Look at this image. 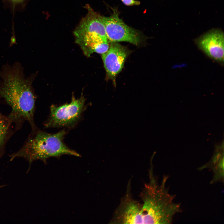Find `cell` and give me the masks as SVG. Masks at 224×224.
I'll use <instances>...</instances> for the list:
<instances>
[{
    "label": "cell",
    "mask_w": 224,
    "mask_h": 224,
    "mask_svg": "<svg viewBox=\"0 0 224 224\" xmlns=\"http://www.w3.org/2000/svg\"><path fill=\"white\" fill-rule=\"evenodd\" d=\"M0 99L10 106L8 116L20 129L25 121L30 125L32 132L37 130L34 123L36 96L32 86L33 77H26L23 68L19 62L6 64L0 70Z\"/></svg>",
    "instance_id": "obj_1"
},
{
    "label": "cell",
    "mask_w": 224,
    "mask_h": 224,
    "mask_svg": "<svg viewBox=\"0 0 224 224\" xmlns=\"http://www.w3.org/2000/svg\"><path fill=\"white\" fill-rule=\"evenodd\" d=\"M149 181L140 193L142 202L141 215L143 223L171 224L175 216L181 211L180 204L174 202L175 195L166 186L168 176L164 175L159 184L151 164Z\"/></svg>",
    "instance_id": "obj_2"
},
{
    "label": "cell",
    "mask_w": 224,
    "mask_h": 224,
    "mask_svg": "<svg viewBox=\"0 0 224 224\" xmlns=\"http://www.w3.org/2000/svg\"><path fill=\"white\" fill-rule=\"evenodd\" d=\"M67 132L63 129L54 134L38 130L31 132L22 147L9 156L10 160L22 157L28 162L30 166L34 161L40 160L44 163L51 157L59 158L67 155L80 156L76 152L68 147L64 142Z\"/></svg>",
    "instance_id": "obj_3"
},
{
    "label": "cell",
    "mask_w": 224,
    "mask_h": 224,
    "mask_svg": "<svg viewBox=\"0 0 224 224\" xmlns=\"http://www.w3.org/2000/svg\"><path fill=\"white\" fill-rule=\"evenodd\" d=\"M88 13L74 32L75 42L84 54L89 57L99 43L109 41L102 17L87 7Z\"/></svg>",
    "instance_id": "obj_4"
},
{
    "label": "cell",
    "mask_w": 224,
    "mask_h": 224,
    "mask_svg": "<svg viewBox=\"0 0 224 224\" xmlns=\"http://www.w3.org/2000/svg\"><path fill=\"white\" fill-rule=\"evenodd\" d=\"M85 99L82 95L76 99L72 97L69 103L50 107L49 116L44 124L45 128L72 127L79 120L85 110Z\"/></svg>",
    "instance_id": "obj_5"
},
{
    "label": "cell",
    "mask_w": 224,
    "mask_h": 224,
    "mask_svg": "<svg viewBox=\"0 0 224 224\" xmlns=\"http://www.w3.org/2000/svg\"><path fill=\"white\" fill-rule=\"evenodd\" d=\"M131 180L128 182L125 194L115 210L110 224L143 223L142 203L134 199L131 193Z\"/></svg>",
    "instance_id": "obj_6"
},
{
    "label": "cell",
    "mask_w": 224,
    "mask_h": 224,
    "mask_svg": "<svg viewBox=\"0 0 224 224\" xmlns=\"http://www.w3.org/2000/svg\"><path fill=\"white\" fill-rule=\"evenodd\" d=\"M107 39L110 42L125 41L136 45H139L142 38L137 30L126 25L114 11L109 17H102Z\"/></svg>",
    "instance_id": "obj_7"
},
{
    "label": "cell",
    "mask_w": 224,
    "mask_h": 224,
    "mask_svg": "<svg viewBox=\"0 0 224 224\" xmlns=\"http://www.w3.org/2000/svg\"><path fill=\"white\" fill-rule=\"evenodd\" d=\"M198 48L222 65L224 64V36L221 30H213L195 40Z\"/></svg>",
    "instance_id": "obj_8"
},
{
    "label": "cell",
    "mask_w": 224,
    "mask_h": 224,
    "mask_svg": "<svg viewBox=\"0 0 224 224\" xmlns=\"http://www.w3.org/2000/svg\"><path fill=\"white\" fill-rule=\"evenodd\" d=\"M129 52L126 48L117 42H112L108 50L102 54L107 76L114 82H115L117 75L122 71Z\"/></svg>",
    "instance_id": "obj_9"
},
{
    "label": "cell",
    "mask_w": 224,
    "mask_h": 224,
    "mask_svg": "<svg viewBox=\"0 0 224 224\" xmlns=\"http://www.w3.org/2000/svg\"><path fill=\"white\" fill-rule=\"evenodd\" d=\"M12 124L8 116L0 112V159L5 153L7 143L13 134Z\"/></svg>",
    "instance_id": "obj_10"
},
{
    "label": "cell",
    "mask_w": 224,
    "mask_h": 224,
    "mask_svg": "<svg viewBox=\"0 0 224 224\" xmlns=\"http://www.w3.org/2000/svg\"><path fill=\"white\" fill-rule=\"evenodd\" d=\"M209 168L213 173V176L216 178H220L224 175V153L217 151L210 161L199 167L198 170H202L204 169Z\"/></svg>",
    "instance_id": "obj_11"
},
{
    "label": "cell",
    "mask_w": 224,
    "mask_h": 224,
    "mask_svg": "<svg viewBox=\"0 0 224 224\" xmlns=\"http://www.w3.org/2000/svg\"><path fill=\"white\" fill-rule=\"evenodd\" d=\"M125 5L127 6L138 5L140 4V2L135 0H121Z\"/></svg>",
    "instance_id": "obj_12"
}]
</instances>
